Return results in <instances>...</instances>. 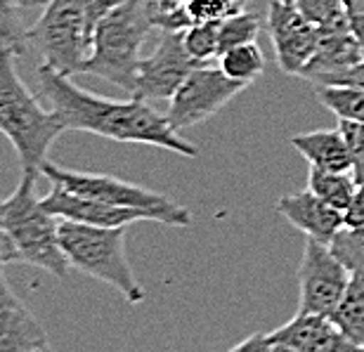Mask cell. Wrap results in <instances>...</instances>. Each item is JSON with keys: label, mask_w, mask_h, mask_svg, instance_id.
Returning a JSON list of instances; mask_svg holds the SVG:
<instances>
[{"label": "cell", "mask_w": 364, "mask_h": 352, "mask_svg": "<svg viewBox=\"0 0 364 352\" xmlns=\"http://www.w3.org/2000/svg\"><path fill=\"white\" fill-rule=\"evenodd\" d=\"M317 100L338 116V121L364 123V87L360 85H315Z\"/></svg>", "instance_id": "obj_22"}, {"label": "cell", "mask_w": 364, "mask_h": 352, "mask_svg": "<svg viewBox=\"0 0 364 352\" xmlns=\"http://www.w3.org/2000/svg\"><path fill=\"white\" fill-rule=\"evenodd\" d=\"M312 85H360L364 87V60L346 71L331 73V76L317 80V83H312Z\"/></svg>", "instance_id": "obj_29"}, {"label": "cell", "mask_w": 364, "mask_h": 352, "mask_svg": "<svg viewBox=\"0 0 364 352\" xmlns=\"http://www.w3.org/2000/svg\"><path fill=\"white\" fill-rule=\"evenodd\" d=\"M338 128L343 130L346 142L350 146V159H353V180L362 185L364 182V123L358 121H341Z\"/></svg>", "instance_id": "obj_28"}, {"label": "cell", "mask_w": 364, "mask_h": 352, "mask_svg": "<svg viewBox=\"0 0 364 352\" xmlns=\"http://www.w3.org/2000/svg\"><path fill=\"white\" fill-rule=\"evenodd\" d=\"M246 83L230 78L220 67L213 64H201L185 78L176 95L168 100V116L171 126L176 130L194 128L199 123L208 121L210 116L246 90Z\"/></svg>", "instance_id": "obj_9"}, {"label": "cell", "mask_w": 364, "mask_h": 352, "mask_svg": "<svg viewBox=\"0 0 364 352\" xmlns=\"http://www.w3.org/2000/svg\"><path fill=\"white\" fill-rule=\"evenodd\" d=\"M260 19L256 14L239 10L230 17L220 19V55L225 50L244 46V43H253L260 33ZM218 55V57H220Z\"/></svg>", "instance_id": "obj_25"}, {"label": "cell", "mask_w": 364, "mask_h": 352, "mask_svg": "<svg viewBox=\"0 0 364 352\" xmlns=\"http://www.w3.org/2000/svg\"><path fill=\"white\" fill-rule=\"evenodd\" d=\"M43 203L57 218L85 223V225H97V227H128L133 223H140V220H151L154 223L151 213L147 210L114 206V203L92 199V196L76 194L64 185H57V182H53L50 194L43 196Z\"/></svg>", "instance_id": "obj_13"}, {"label": "cell", "mask_w": 364, "mask_h": 352, "mask_svg": "<svg viewBox=\"0 0 364 352\" xmlns=\"http://www.w3.org/2000/svg\"><path fill=\"white\" fill-rule=\"evenodd\" d=\"M267 33H270L277 64L289 76H301L315 55L317 26L298 10L296 3L270 0L267 7Z\"/></svg>", "instance_id": "obj_12"}, {"label": "cell", "mask_w": 364, "mask_h": 352, "mask_svg": "<svg viewBox=\"0 0 364 352\" xmlns=\"http://www.w3.org/2000/svg\"><path fill=\"white\" fill-rule=\"evenodd\" d=\"M291 144L298 154H303L310 161V166L324 168V171H338L350 173L353 159L350 146L346 142V135L341 128L333 130H312V133H303L291 137Z\"/></svg>", "instance_id": "obj_17"}, {"label": "cell", "mask_w": 364, "mask_h": 352, "mask_svg": "<svg viewBox=\"0 0 364 352\" xmlns=\"http://www.w3.org/2000/svg\"><path fill=\"white\" fill-rule=\"evenodd\" d=\"M154 26V3L151 0H126L92 31V48L78 73L105 78L116 87L135 95L137 69L142 62L144 41Z\"/></svg>", "instance_id": "obj_3"}, {"label": "cell", "mask_w": 364, "mask_h": 352, "mask_svg": "<svg viewBox=\"0 0 364 352\" xmlns=\"http://www.w3.org/2000/svg\"><path fill=\"white\" fill-rule=\"evenodd\" d=\"M0 260L3 262H14V246L10 237H7L5 227H3V220H0Z\"/></svg>", "instance_id": "obj_33"}, {"label": "cell", "mask_w": 364, "mask_h": 352, "mask_svg": "<svg viewBox=\"0 0 364 352\" xmlns=\"http://www.w3.org/2000/svg\"><path fill=\"white\" fill-rule=\"evenodd\" d=\"M249 0H178L176 10L156 19V28L161 31H182L187 26L218 21L239 12Z\"/></svg>", "instance_id": "obj_18"}, {"label": "cell", "mask_w": 364, "mask_h": 352, "mask_svg": "<svg viewBox=\"0 0 364 352\" xmlns=\"http://www.w3.org/2000/svg\"><path fill=\"white\" fill-rule=\"evenodd\" d=\"M5 265L0 260V350H48L46 329L7 284Z\"/></svg>", "instance_id": "obj_14"}, {"label": "cell", "mask_w": 364, "mask_h": 352, "mask_svg": "<svg viewBox=\"0 0 364 352\" xmlns=\"http://www.w3.org/2000/svg\"><path fill=\"white\" fill-rule=\"evenodd\" d=\"M185 48L196 62L208 64L220 55V19L185 28Z\"/></svg>", "instance_id": "obj_24"}, {"label": "cell", "mask_w": 364, "mask_h": 352, "mask_svg": "<svg viewBox=\"0 0 364 352\" xmlns=\"http://www.w3.org/2000/svg\"><path fill=\"white\" fill-rule=\"evenodd\" d=\"M151 3H154V5H156V0H151Z\"/></svg>", "instance_id": "obj_36"}, {"label": "cell", "mask_w": 364, "mask_h": 352, "mask_svg": "<svg viewBox=\"0 0 364 352\" xmlns=\"http://www.w3.org/2000/svg\"><path fill=\"white\" fill-rule=\"evenodd\" d=\"M317 48L308 67L303 69L301 78L317 83L331 73L346 71L364 60L360 41L355 38L350 26H333V28H317Z\"/></svg>", "instance_id": "obj_16"}, {"label": "cell", "mask_w": 364, "mask_h": 352, "mask_svg": "<svg viewBox=\"0 0 364 352\" xmlns=\"http://www.w3.org/2000/svg\"><path fill=\"white\" fill-rule=\"evenodd\" d=\"M296 7L317 28L350 26L346 0H296Z\"/></svg>", "instance_id": "obj_26"}, {"label": "cell", "mask_w": 364, "mask_h": 352, "mask_svg": "<svg viewBox=\"0 0 364 352\" xmlns=\"http://www.w3.org/2000/svg\"><path fill=\"white\" fill-rule=\"evenodd\" d=\"M24 10L19 0H0V50H10L17 57L28 53Z\"/></svg>", "instance_id": "obj_23"}, {"label": "cell", "mask_w": 364, "mask_h": 352, "mask_svg": "<svg viewBox=\"0 0 364 352\" xmlns=\"http://www.w3.org/2000/svg\"><path fill=\"white\" fill-rule=\"evenodd\" d=\"M26 43L38 64L76 76L92 48L85 0H48L41 17L28 26Z\"/></svg>", "instance_id": "obj_6"}, {"label": "cell", "mask_w": 364, "mask_h": 352, "mask_svg": "<svg viewBox=\"0 0 364 352\" xmlns=\"http://www.w3.org/2000/svg\"><path fill=\"white\" fill-rule=\"evenodd\" d=\"M36 87L38 97L46 102L50 112L60 116L67 130H83L123 144L161 146L187 159L199 156V146L182 140L178 130L171 126L168 116L159 114L151 102L142 97H100L78 87L71 76H64L46 64L36 67Z\"/></svg>", "instance_id": "obj_1"}, {"label": "cell", "mask_w": 364, "mask_h": 352, "mask_svg": "<svg viewBox=\"0 0 364 352\" xmlns=\"http://www.w3.org/2000/svg\"><path fill=\"white\" fill-rule=\"evenodd\" d=\"M123 3H126V0H85V7H88V24L92 31L100 19H105L109 12L116 10V7Z\"/></svg>", "instance_id": "obj_30"}, {"label": "cell", "mask_w": 364, "mask_h": 352, "mask_svg": "<svg viewBox=\"0 0 364 352\" xmlns=\"http://www.w3.org/2000/svg\"><path fill=\"white\" fill-rule=\"evenodd\" d=\"M346 3H348V21H350L355 38L360 41L364 53V0H346Z\"/></svg>", "instance_id": "obj_31"}, {"label": "cell", "mask_w": 364, "mask_h": 352, "mask_svg": "<svg viewBox=\"0 0 364 352\" xmlns=\"http://www.w3.org/2000/svg\"><path fill=\"white\" fill-rule=\"evenodd\" d=\"M201 62H196L185 48V28L182 31H164L156 48L142 57L137 69V90L133 97L147 102H164L176 95L185 78Z\"/></svg>", "instance_id": "obj_11"}, {"label": "cell", "mask_w": 364, "mask_h": 352, "mask_svg": "<svg viewBox=\"0 0 364 352\" xmlns=\"http://www.w3.org/2000/svg\"><path fill=\"white\" fill-rule=\"evenodd\" d=\"M19 3L24 5L26 10H28V7H38V5H46L48 0H19Z\"/></svg>", "instance_id": "obj_34"}, {"label": "cell", "mask_w": 364, "mask_h": 352, "mask_svg": "<svg viewBox=\"0 0 364 352\" xmlns=\"http://www.w3.org/2000/svg\"><path fill=\"white\" fill-rule=\"evenodd\" d=\"M274 208L279 215L287 218L296 230H301L305 237L324 241V244H331V239L346 227L343 210L333 208L331 203L319 199L310 189L279 196Z\"/></svg>", "instance_id": "obj_15"}, {"label": "cell", "mask_w": 364, "mask_h": 352, "mask_svg": "<svg viewBox=\"0 0 364 352\" xmlns=\"http://www.w3.org/2000/svg\"><path fill=\"white\" fill-rule=\"evenodd\" d=\"M218 67L228 73L230 78L251 85L258 76H263L265 57H263V50L253 41V43H244V46L225 50V53L218 57Z\"/></svg>", "instance_id": "obj_21"}, {"label": "cell", "mask_w": 364, "mask_h": 352, "mask_svg": "<svg viewBox=\"0 0 364 352\" xmlns=\"http://www.w3.org/2000/svg\"><path fill=\"white\" fill-rule=\"evenodd\" d=\"M232 350L256 352H338L355 350L350 341L341 334L331 317L317 312H301L284 326L270 334H253L251 338L237 343Z\"/></svg>", "instance_id": "obj_10"}, {"label": "cell", "mask_w": 364, "mask_h": 352, "mask_svg": "<svg viewBox=\"0 0 364 352\" xmlns=\"http://www.w3.org/2000/svg\"><path fill=\"white\" fill-rule=\"evenodd\" d=\"M331 248L353 274H364V225L343 227L331 239Z\"/></svg>", "instance_id": "obj_27"}, {"label": "cell", "mask_w": 364, "mask_h": 352, "mask_svg": "<svg viewBox=\"0 0 364 352\" xmlns=\"http://www.w3.org/2000/svg\"><path fill=\"white\" fill-rule=\"evenodd\" d=\"M308 189L310 192H315L319 199L331 203L333 208L346 213V208L353 203L355 192H358V182H355L353 175H348V173L324 171V168L310 166Z\"/></svg>", "instance_id": "obj_20"}, {"label": "cell", "mask_w": 364, "mask_h": 352, "mask_svg": "<svg viewBox=\"0 0 364 352\" xmlns=\"http://www.w3.org/2000/svg\"><path fill=\"white\" fill-rule=\"evenodd\" d=\"M36 173H21L14 192L0 201V220L14 246V262L41 267L57 279H67L71 265L60 241V218L36 194Z\"/></svg>", "instance_id": "obj_4"}, {"label": "cell", "mask_w": 364, "mask_h": 352, "mask_svg": "<svg viewBox=\"0 0 364 352\" xmlns=\"http://www.w3.org/2000/svg\"><path fill=\"white\" fill-rule=\"evenodd\" d=\"M331 319L355 350H364V274L350 277Z\"/></svg>", "instance_id": "obj_19"}, {"label": "cell", "mask_w": 364, "mask_h": 352, "mask_svg": "<svg viewBox=\"0 0 364 352\" xmlns=\"http://www.w3.org/2000/svg\"><path fill=\"white\" fill-rule=\"evenodd\" d=\"M60 241L74 270L114 286L128 303L144 300V289L126 255V227H97L60 218Z\"/></svg>", "instance_id": "obj_5"}, {"label": "cell", "mask_w": 364, "mask_h": 352, "mask_svg": "<svg viewBox=\"0 0 364 352\" xmlns=\"http://www.w3.org/2000/svg\"><path fill=\"white\" fill-rule=\"evenodd\" d=\"M353 272L333 253L331 244L305 239L303 258L298 262V310L331 317L350 284Z\"/></svg>", "instance_id": "obj_8"}, {"label": "cell", "mask_w": 364, "mask_h": 352, "mask_svg": "<svg viewBox=\"0 0 364 352\" xmlns=\"http://www.w3.org/2000/svg\"><path fill=\"white\" fill-rule=\"evenodd\" d=\"M17 55L0 50V133L17 151L21 173H41L50 146L60 137L64 123L46 102L24 83L17 71Z\"/></svg>", "instance_id": "obj_2"}, {"label": "cell", "mask_w": 364, "mask_h": 352, "mask_svg": "<svg viewBox=\"0 0 364 352\" xmlns=\"http://www.w3.org/2000/svg\"><path fill=\"white\" fill-rule=\"evenodd\" d=\"M284 3H296V0H284Z\"/></svg>", "instance_id": "obj_35"}, {"label": "cell", "mask_w": 364, "mask_h": 352, "mask_svg": "<svg viewBox=\"0 0 364 352\" xmlns=\"http://www.w3.org/2000/svg\"><path fill=\"white\" fill-rule=\"evenodd\" d=\"M346 227H360L364 225V182L358 185V192L353 196V203L346 208Z\"/></svg>", "instance_id": "obj_32"}, {"label": "cell", "mask_w": 364, "mask_h": 352, "mask_svg": "<svg viewBox=\"0 0 364 352\" xmlns=\"http://www.w3.org/2000/svg\"><path fill=\"white\" fill-rule=\"evenodd\" d=\"M41 175H46L50 182L64 185L67 189L83 196H92V199L114 203V206L126 208H140L151 213L154 223L171 225V227H189L192 225V213L185 206H180L166 194H159L154 189L133 185L121 178L107 173H85V171H71V168H62L46 161L41 166Z\"/></svg>", "instance_id": "obj_7"}]
</instances>
